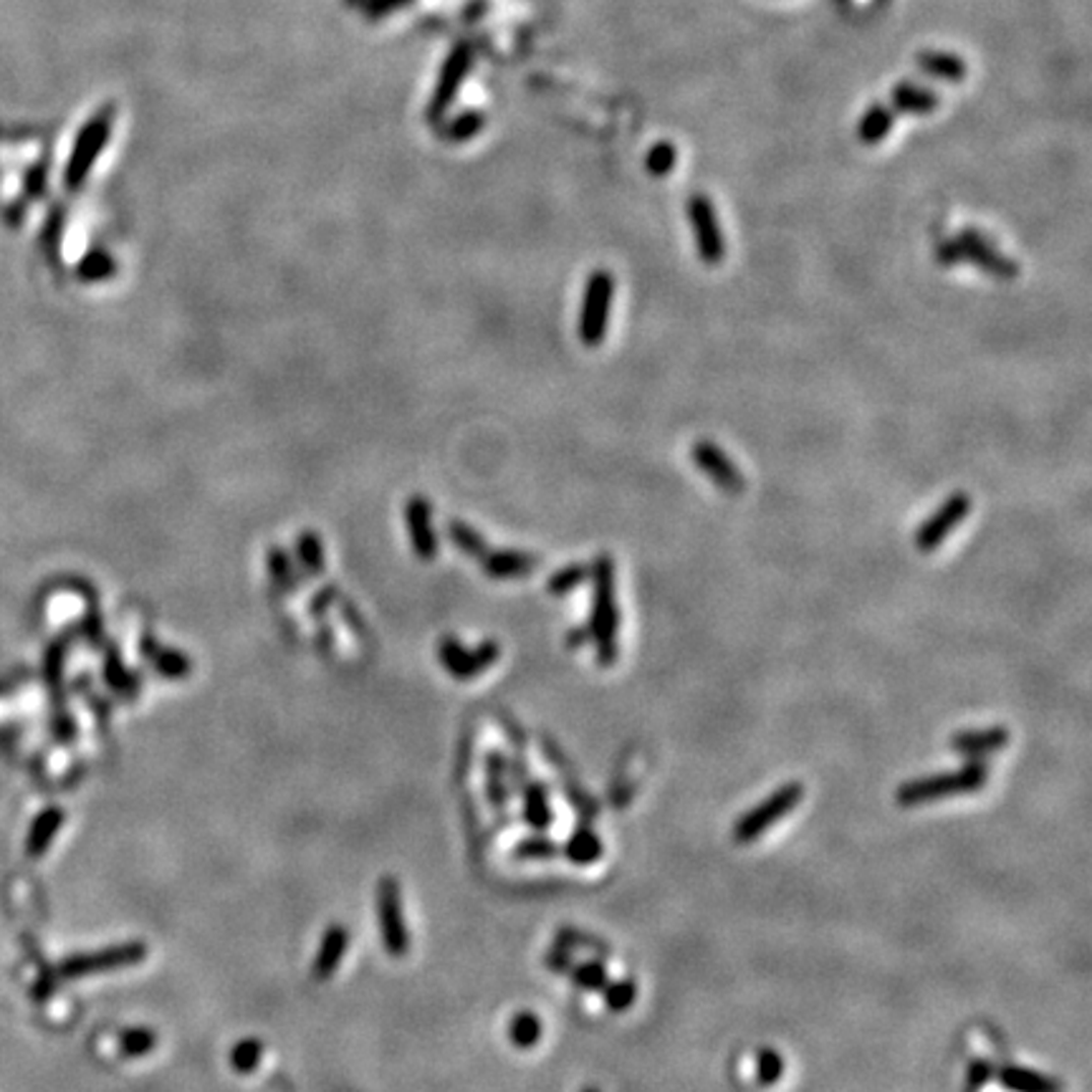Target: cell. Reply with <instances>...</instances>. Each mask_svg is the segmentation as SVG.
Here are the masks:
<instances>
[{
  "label": "cell",
  "mask_w": 1092,
  "mask_h": 1092,
  "mask_svg": "<svg viewBox=\"0 0 1092 1092\" xmlns=\"http://www.w3.org/2000/svg\"><path fill=\"white\" fill-rule=\"evenodd\" d=\"M594 597L592 618H589V638L597 648L599 665H613L618 660V633H620V607H618V582H615V559L609 554H599L592 564Z\"/></svg>",
  "instance_id": "obj_1"
},
{
  "label": "cell",
  "mask_w": 1092,
  "mask_h": 1092,
  "mask_svg": "<svg viewBox=\"0 0 1092 1092\" xmlns=\"http://www.w3.org/2000/svg\"><path fill=\"white\" fill-rule=\"evenodd\" d=\"M988 779L986 764L979 759H971L969 764H964L956 771H946V774H934L923 776V779H913L900 784L898 805L903 807H915L925 805V801H939L949 799V796H961V794H974L979 791Z\"/></svg>",
  "instance_id": "obj_2"
},
{
  "label": "cell",
  "mask_w": 1092,
  "mask_h": 1092,
  "mask_svg": "<svg viewBox=\"0 0 1092 1092\" xmlns=\"http://www.w3.org/2000/svg\"><path fill=\"white\" fill-rule=\"evenodd\" d=\"M615 299V276L604 268L589 273L587 286L582 294V309H579V339L584 346L594 349L604 341L609 327V314H613Z\"/></svg>",
  "instance_id": "obj_3"
},
{
  "label": "cell",
  "mask_w": 1092,
  "mask_h": 1092,
  "mask_svg": "<svg viewBox=\"0 0 1092 1092\" xmlns=\"http://www.w3.org/2000/svg\"><path fill=\"white\" fill-rule=\"evenodd\" d=\"M112 124L114 107H105V110L97 112L79 132L74 149H71L69 168H66V185H69V190H79L81 185H84L86 175L94 168L97 157H100V152L107 147V142H110Z\"/></svg>",
  "instance_id": "obj_4"
},
{
  "label": "cell",
  "mask_w": 1092,
  "mask_h": 1092,
  "mask_svg": "<svg viewBox=\"0 0 1092 1092\" xmlns=\"http://www.w3.org/2000/svg\"><path fill=\"white\" fill-rule=\"evenodd\" d=\"M805 796V786L799 781H789V784L779 786L774 794L766 796L764 801H759L754 810H749L742 820L733 827V837L738 842H754L764 835L769 827H774L776 822L784 820L786 815L796 810V805Z\"/></svg>",
  "instance_id": "obj_5"
},
{
  "label": "cell",
  "mask_w": 1092,
  "mask_h": 1092,
  "mask_svg": "<svg viewBox=\"0 0 1092 1092\" xmlns=\"http://www.w3.org/2000/svg\"><path fill=\"white\" fill-rule=\"evenodd\" d=\"M377 923L387 954L402 959L410 951V930L402 915L400 885L395 878H382L377 885Z\"/></svg>",
  "instance_id": "obj_6"
},
{
  "label": "cell",
  "mask_w": 1092,
  "mask_h": 1092,
  "mask_svg": "<svg viewBox=\"0 0 1092 1092\" xmlns=\"http://www.w3.org/2000/svg\"><path fill=\"white\" fill-rule=\"evenodd\" d=\"M954 243L956 253H959V263H969V266L979 268V271L988 273V276L993 278H1004V281L1019 276V263L1014 261V258L1004 256L976 228H964V231L954 238Z\"/></svg>",
  "instance_id": "obj_7"
},
{
  "label": "cell",
  "mask_w": 1092,
  "mask_h": 1092,
  "mask_svg": "<svg viewBox=\"0 0 1092 1092\" xmlns=\"http://www.w3.org/2000/svg\"><path fill=\"white\" fill-rule=\"evenodd\" d=\"M688 218H691L693 233H696V246L698 256L706 266H718L726 256V243H723L721 226H718L716 208H713V200L708 195L696 193L688 198Z\"/></svg>",
  "instance_id": "obj_8"
},
{
  "label": "cell",
  "mask_w": 1092,
  "mask_h": 1092,
  "mask_svg": "<svg viewBox=\"0 0 1092 1092\" xmlns=\"http://www.w3.org/2000/svg\"><path fill=\"white\" fill-rule=\"evenodd\" d=\"M971 506L974 504H971L969 494H964V491L951 494L949 499H946L944 504H941L939 509H936L934 514H930L928 519L918 526V531H915V547H918V552H923V554L936 552V549L944 544L946 536L954 534L956 526L969 516Z\"/></svg>",
  "instance_id": "obj_9"
},
{
  "label": "cell",
  "mask_w": 1092,
  "mask_h": 1092,
  "mask_svg": "<svg viewBox=\"0 0 1092 1092\" xmlns=\"http://www.w3.org/2000/svg\"><path fill=\"white\" fill-rule=\"evenodd\" d=\"M147 959V946L144 944H122L112 949L100 951V954H81L71 956L61 964V976L64 979H79V976L105 974V971L124 969Z\"/></svg>",
  "instance_id": "obj_10"
},
{
  "label": "cell",
  "mask_w": 1092,
  "mask_h": 1092,
  "mask_svg": "<svg viewBox=\"0 0 1092 1092\" xmlns=\"http://www.w3.org/2000/svg\"><path fill=\"white\" fill-rule=\"evenodd\" d=\"M501 657V648L489 640V643H480L478 648L468 650L458 643L455 638L440 640L438 645V660L443 662L445 670L450 672L458 681H470V678L480 676L484 670H489L496 660Z\"/></svg>",
  "instance_id": "obj_11"
},
{
  "label": "cell",
  "mask_w": 1092,
  "mask_h": 1092,
  "mask_svg": "<svg viewBox=\"0 0 1092 1092\" xmlns=\"http://www.w3.org/2000/svg\"><path fill=\"white\" fill-rule=\"evenodd\" d=\"M691 455H693V463L698 465V470H701L703 475H708L721 494H728V496L744 494L747 480H744L742 470H738V465L733 463V460L728 458V455L723 453L713 440H696Z\"/></svg>",
  "instance_id": "obj_12"
},
{
  "label": "cell",
  "mask_w": 1092,
  "mask_h": 1092,
  "mask_svg": "<svg viewBox=\"0 0 1092 1092\" xmlns=\"http://www.w3.org/2000/svg\"><path fill=\"white\" fill-rule=\"evenodd\" d=\"M470 61H473V54H470L468 46H458V49L448 56V61H445V66H443V74H440V79H438L436 91H433L431 110H428L431 122H438V119L450 110L453 97L458 94V89H460V81H463L465 74H468Z\"/></svg>",
  "instance_id": "obj_13"
},
{
  "label": "cell",
  "mask_w": 1092,
  "mask_h": 1092,
  "mask_svg": "<svg viewBox=\"0 0 1092 1092\" xmlns=\"http://www.w3.org/2000/svg\"><path fill=\"white\" fill-rule=\"evenodd\" d=\"M407 531H410L412 549L421 559H433L438 554V536L433 531V509L431 501L423 496H412L405 506Z\"/></svg>",
  "instance_id": "obj_14"
},
{
  "label": "cell",
  "mask_w": 1092,
  "mask_h": 1092,
  "mask_svg": "<svg viewBox=\"0 0 1092 1092\" xmlns=\"http://www.w3.org/2000/svg\"><path fill=\"white\" fill-rule=\"evenodd\" d=\"M1009 744V731L1004 726L993 728H979V731H961L951 738V749L961 757L979 759L986 754L1002 752Z\"/></svg>",
  "instance_id": "obj_15"
},
{
  "label": "cell",
  "mask_w": 1092,
  "mask_h": 1092,
  "mask_svg": "<svg viewBox=\"0 0 1092 1092\" xmlns=\"http://www.w3.org/2000/svg\"><path fill=\"white\" fill-rule=\"evenodd\" d=\"M480 564H484V572L494 579H519L536 572L539 557L509 549V552H486L480 557Z\"/></svg>",
  "instance_id": "obj_16"
},
{
  "label": "cell",
  "mask_w": 1092,
  "mask_h": 1092,
  "mask_svg": "<svg viewBox=\"0 0 1092 1092\" xmlns=\"http://www.w3.org/2000/svg\"><path fill=\"white\" fill-rule=\"evenodd\" d=\"M346 949H349V930L344 925H329L322 936V944H319L317 959H314V976L319 981L331 979L334 971L339 969Z\"/></svg>",
  "instance_id": "obj_17"
},
{
  "label": "cell",
  "mask_w": 1092,
  "mask_h": 1092,
  "mask_svg": "<svg viewBox=\"0 0 1092 1092\" xmlns=\"http://www.w3.org/2000/svg\"><path fill=\"white\" fill-rule=\"evenodd\" d=\"M915 64L920 66L923 74L951 81V84H961V81L966 79V74H969L966 61L961 59L959 54H951V51H920V54L915 56Z\"/></svg>",
  "instance_id": "obj_18"
},
{
  "label": "cell",
  "mask_w": 1092,
  "mask_h": 1092,
  "mask_svg": "<svg viewBox=\"0 0 1092 1092\" xmlns=\"http://www.w3.org/2000/svg\"><path fill=\"white\" fill-rule=\"evenodd\" d=\"M139 653L152 662V667L159 672V676L170 678V681L188 678L190 670H193V662H190L188 655L178 653V650H173V648H163V645L154 643L152 638H142V643H139Z\"/></svg>",
  "instance_id": "obj_19"
},
{
  "label": "cell",
  "mask_w": 1092,
  "mask_h": 1092,
  "mask_svg": "<svg viewBox=\"0 0 1092 1092\" xmlns=\"http://www.w3.org/2000/svg\"><path fill=\"white\" fill-rule=\"evenodd\" d=\"M1002 1083V1088L1009 1092H1063V1085L1037 1070L1019 1068V1065H1007L999 1073H993Z\"/></svg>",
  "instance_id": "obj_20"
},
{
  "label": "cell",
  "mask_w": 1092,
  "mask_h": 1092,
  "mask_svg": "<svg viewBox=\"0 0 1092 1092\" xmlns=\"http://www.w3.org/2000/svg\"><path fill=\"white\" fill-rule=\"evenodd\" d=\"M939 105L941 97L934 89L910 84V81H900L893 89V94H890V107H893L895 114H930L939 110Z\"/></svg>",
  "instance_id": "obj_21"
},
{
  "label": "cell",
  "mask_w": 1092,
  "mask_h": 1092,
  "mask_svg": "<svg viewBox=\"0 0 1092 1092\" xmlns=\"http://www.w3.org/2000/svg\"><path fill=\"white\" fill-rule=\"evenodd\" d=\"M893 124H895L893 107L873 105L871 110L860 117V124H857V137H860L862 144H871V147H875V144H880L890 132H893Z\"/></svg>",
  "instance_id": "obj_22"
},
{
  "label": "cell",
  "mask_w": 1092,
  "mask_h": 1092,
  "mask_svg": "<svg viewBox=\"0 0 1092 1092\" xmlns=\"http://www.w3.org/2000/svg\"><path fill=\"white\" fill-rule=\"evenodd\" d=\"M521 791H524V822L531 830L544 832L554 820L552 807H549L547 786L539 784V781H529Z\"/></svg>",
  "instance_id": "obj_23"
},
{
  "label": "cell",
  "mask_w": 1092,
  "mask_h": 1092,
  "mask_svg": "<svg viewBox=\"0 0 1092 1092\" xmlns=\"http://www.w3.org/2000/svg\"><path fill=\"white\" fill-rule=\"evenodd\" d=\"M61 825H64V812L61 810L51 807V810L41 812L28 832V855L30 857L44 855V852L49 850L51 840L56 837V832L61 830Z\"/></svg>",
  "instance_id": "obj_24"
},
{
  "label": "cell",
  "mask_w": 1092,
  "mask_h": 1092,
  "mask_svg": "<svg viewBox=\"0 0 1092 1092\" xmlns=\"http://www.w3.org/2000/svg\"><path fill=\"white\" fill-rule=\"evenodd\" d=\"M486 796L496 810L509 801V762L496 752L486 757Z\"/></svg>",
  "instance_id": "obj_25"
},
{
  "label": "cell",
  "mask_w": 1092,
  "mask_h": 1092,
  "mask_svg": "<svg viewBox=\"0 0 1092 1092\" xmlns=\"http://www.w3.org/2000/svg\"><path fill=\"white\" fill-rule=\"evenodd\" d=\"M602 840H599L592 830H587V827H579V830L569 837L567 845H564V855H567V860L574 862V865H592V862H597L599 857H602Z\"/></svg>",
  "instance_id": "obj_26"
},
{
  "label": "cell",
  "mask_w": 1092,
  "mask_h": 1092,
  "mask_svg": "<svg viewBox=\"0 0 1092 1092\" xmlns=\"http://www.w3.org/2000/svg\"><path fill=\"white\" fill-rule=\"evenodd\" d=\"M541 1032H544L541 1019L531 1012L516 1014L509 1024V1039L514 1042V1047L519 1049H531L534 1044H539Z\"/></svg>",
  "instance_id": "obj_27"
},
{
  "label": "cell",
  "mask_w": 1092,
  "mask_h": 1092,
  "mask_svg": "<svg viewBox=\"0 0 1092 1092\" xmlns=\"http://www.w3.org/2000/svg\"><path fill=\"white\" fill-rule=\"evenodd\" d=\"M157 1047V1034L149 1027H129L119 1034V1049L124 1057H147Z\"/></svg>",
  "instance_id": "obj_28"
},
{
  "label": "cell",
  "mask_w": 1092,
  "mask_h": 1092,
  "mask_svg": "<svg viewBox=\"0 0 1092 1092\" xmlns=\"http://www.w3.org/2000/svg\"><path fill=\"white\" fill-rule=\"evenodd\" d=\"M589 572H592L589 564H569V567L559 569V572L552 574V579L547 582V589L554 594V597H564V594L582 587V584L587 582Z\"/></svg>",
  "instance_id": "obj_29"
},
{
  "label": "cell",
  "mask_w": 1092,
  "mask_h": 1092,
  "mask_svg": "<svg viewBox=\"0 0 1092 1092\" xmlns=\"http://www.w3.org/2000/svg\"><path fill=\"white\" fill-rule=\"evenodd\" d=\"M261 1057H263V1044L251 1037L241 1039V1042L231 1049V1065H233V1070L241 1075L253 1073V1070L261 1065Z\"/></svg>",
  "instance_id": "obj_30"
},
{
  "label": "cell",
  "mask_w": 1092,
  "mask_h": 1092,
  "mask_svg": "<svg viewBox=\"0 0 1092 1092\" xmlns=\"http://www.w3.org/2000/svg\"><path fill=\"white\" fill-rule=\"evenodd\" d=\"M299 547V559H302V569L307 574H312V577H317V574L324 572V549H322V541L317 539V534H312V531H307V534L299 536L297 541Z\"/></svg>",
  "instance_id": "obj_31"
},
{
  "label": "cell",
  "mask_w": 1092,
  "mask_h": 1092,
  "mask_svg": "<svg viewBox=\"0 0 1092 1092\" xmlns=\"http://www.w3.org/2000/svg\"><path fill=\"white\" fill-rule=\"evenodd\" d=\"M602 997L609 1012H625V1009L633 1007L635 999H638V986L630 979L607 981L602 986Z\"/></svg>",
  "instance_id": "obj_32"
},
{
  "label": "cell",
  "mask_w": 1092,
  "mask_h": 1092,
  "mask_svg": "<svg viewBox=\"0 0 1092 1092\" xmlns=\"http://www.w3.org/2000/svg\"><path fill=\"white\" fill-rule=\"evenodd\" d=\"M678 163V149L670 142H657L650 147V152L645 154V170H648L653 178H665L676 170Z\"/></svg>",
  "instance_id": "obj_33"
},
{
  "label": "cell",
  "mask_w": 1092,
  "mask_h": 1092,
  "mask_svg": "<svg viewBox=\"0 0 1092 1092\" xmlns=\"http://www.w3.org/2000/svg\"><path fill=\"white\" fill-rule=\"evenodd\" d=\"M450 539H453V544L458 547L460 552L468 554V557L480 559L486 552H489V544L484 541V536H480L475 529H470L468 524H460V521H453V524H450Z\"/></svg>",
  "instance_id": "obj_34"
},
{
  "label": "cell",
  "mask_w": 1092,
  "mask_h": 1092,
  "mask_svg": "<svg viewBox=\"0 0 1092 1092\" xmlns=\"http://www.w3.org/2000/svg\"><path fill=\"white\" fill-rule=\"evenodd\" d=\"M557 855H559L557 842L547 840V837H541V835L526 837V840L516 842V847H514V857H519V860H549V857H557Z\"/></svg>",
  "instance_id": "obj_35"
},
{
  "label": "cell",
  "mask_w": 1092,
  "mask_h": 1092,
  "mask_svg": "<svg viewBox=\"0 0 1092 1092\" xmlns=\"http://www.w3.org/2000/svg\"><path fill=\"white\" fill-rule=\"evenodd\" d=\"M569 974H572V981L577 983L579 988H584V991H602V986L607 983V971H604V966L599 964V961L577 964Z\"/></svg>",
  "instance_id": "obj_36"
},
{
  "label": "cell",
  "mask_w": 1092,
  "mask_h": 1092,
  "mask_svg": "<svg viewBox=\"0 0 1092 1092\" xmlns=\"http://www.w3.org/2000/svg\"><path fill=\"white\" fill-rule=\"evenodd\" d=\"M114 273H117V263H114L112 256H107V253L102 251L86 256L79 266V276L84 278V281H105V278L114 276Z\"/></svg>",
  "instance_id": "obj_37"
},
{
  "label": "cell",
  "mask_w": 1092,
  "mask_h": 1092,
  "mask_svg": "<svg viewBox=\"0 0 1092 1092\" xmlns=\"http://www.w3.org/2000/svg\"><path fill=\"white\" fill-rule=\"evenodd\" d=\"M781 1075H784V1059H781V1054L776 1052V1049H762L757 1057L759 1085H764V1088L776 1085L781 1080Z\"/></svg>",
  "instance_id": "obj_38"
},
{
  "label": "cell",
  "mask_w": 1092,
  "mask_h": 1092,
  "mask_svg": "<svg viewBox=\"0 0 1092 1092\" xmlns=\"http://www.w3.org/2000/svg\"><path fill=\"white\" fill-rule=\"evenodd\" d=\"M268 564H271V577L273 582H276V587L286 589V592L294 589V567L286 554L273 549V552L268 554Z\"/></svg>",
  "instance_id": "obj_39"
},
{
  "label": "cell",
  "mask_w": 1092,
  "mask_h": 1092,
  "mask_svg": "<svg viewBox=\"0 0 1092 1092\" xmlns=\"http://www.w3.org/2000/svg\"><path fill=\"white\" fill-rule=\"evenodd\" d=\"M480 127H484V117H480V114H463V117H458L455 122H450L445 134H448L450 139H455V142H463V139L480 132Z\"/></svg>",
  "instance_id": "obj_40"
},
{
  "label": "cell",
  "mask_w": 1092,
  "mask_h": 1092,
  "mask_svg": "<svg viewBox=\"0 0 1092 1092\" xmlns=\"http://www.w3.org/2000/svg\"><path fill=\"white\" fill-rule=\"evenodd\" d=\"M107 681H110V686L114 688V691L124 693V696H132L134 686H137L134 676H129V672L124 670L122 662L114 660V657L107 662Z\"/></svg>",
  "instance_id": "obj_41"
},
{
  "label": "cell",
  "mask_w": 1092,
  "mask_h": 1092,
  "mask_svg": "<svg viewBox=\"0 0 1092 1092\" xmlns=\"http://www.w3.org/2000/svg\"><path fill=\"white\" fill-rule=\"evenodd\" d=\"M991 1078H993V1068L986 1063V1059H976V1063L969 1068V1088L971 1090L981 1088V1085L988 1083Z\"/></svg>",
  "instance_id": "obj_42"
},
{
  "label": "cell",
  "mask_w": 1092,
  "mask_h": 1092,
  "mask_svg": "<svg viewBox=\"0 0 1092 1092\" xmlns=\"http://www.w3.org/2000/svg\"><path fill=\"white\" fill-rule=\"evenodd\" d=\"M410 0H367L365 10L370 15H385V13H392V10L402 8V5H407Z\"/></svg>",
  "instance_id": "obj_43"
},
{
  "label": "cell",
  "mask_w": 1092,
  "mask_h": 1092,
  "mask_svg": "<svg viewBox=\"0 0 1092 1092\" xmlns=\"http://www.w3.org/2000/svg\"><path fill=\"white\" fill-rule=\"evenodd\" d=\"M587 640H592V638H589V628H587V625H579V628H574L572 633L567 635V643L572 645V648H579V645L587 643Z\"/></svg>",
  "instance_id": "obj_44"
},
{
  "label": "cell",
  "mask_w": 1092,
  "mask_h": 1092,
  "mask_svg": "<svg viewBox=\"0 0 1092 1092\" xmlns=\"http://www.w3.org/2000/svg\"><path fill=\"white\" fill-rule=\"evenodd\" d=\"M582 1092H599V1090H594V1088H587V1090H582Z\"/></svg>",
  "instance_id": "obj_45"
}]
</instances>
